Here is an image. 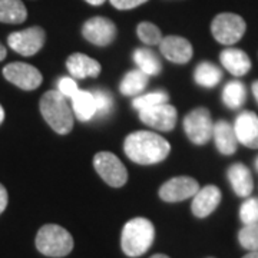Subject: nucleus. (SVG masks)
<instances>
[{
    "label": "nucleus",
    "instance_id": "13",
    "mask_svg": "<svg viewBox=\"0 0 258 258\" xmlns=\"http://www.w3.org/2000/svg\"><path fill=\"white\" fill-rule=\"evenodd\" d=\"M159 50L168 60L174 63H188L192 57V45L189 40L181 36H166L162 37L159 42Z\"/></svg>",
    "mask_w": 258,
    "mask_h": 258
},
{
    "label": "nucleus",
    "instance_id": "4",
    "mask_svg": "<svg viewBox=\"0 0 258 258\" xmlns=\"http://www.w3.org/2000/svg\"><path fill=\"white\" fill-rule=\"evenodd\" d=\"M36 248L46 257H64L74 249V238L63 227L46 224L37 231Z\"/></svg>",
    "mask_w": 258,
    "mask_h": 258
},
{
    "label": "nucleus",
    "instance_id": "22",
    "mask_svg": "<svg viewBox=\"0 0 258 258\" xmlns=\"http://www.w3.org/2000/svg\"><path fill=\"white\" fill-rule=\"evenodd\" d=\"M247 101V89L240 81H231L222 91V102L230 109H240Z\"/></svg>",
    "mask_w": 258,
    "mask_h": 258
},
{
    "label": "nucleus",
    "instance_id": "32",
    "mask_svg": "<svg viewBox=\"0 0 258 258\" xmlns=\"http://www.w3.org/2000/svg\"><path fill=\"white\" fill-rule=\"evenodd\" d=\"M111 5L115 8V9L119 10H129V9H135L141 5L147 3L148 0H109Z\"/></svg>",
    "mask_w": 258,
    "mask_h": 258
},
{
    "label": "nucleus",
    "instance_id": "19",
    "mask_svg": "<svg viewBox=\"0 0 258 258\" xmlns=\"http://www.w3.org/2000/svg\"><path fill=\"white\" fill-rule=\"evenodd\" d=\"M220 60H221L222 66L231 75H235V76L247 75L251 69V60H249L248 55L241 49L228 47V49L222 50L220 55Z\"/></svg>",
    "mask_w": 258,
    "mask_h": 258
},
{
    "label": "nucleus",
    "instance_id": "7",
    "mask_svg": "<svg viewBox=\"0 0 258 258\" xmlns=\"http://www.w3.org/2000/svg\"><path fill=\"white\" fill-rule=\"evenodd\" d=\"M93 166L96 172L108 185L120 188L128 181V171L120 159L112 152H99L93 158Z\"/></svg>",
    "mask_w": 258,
    "mask_h": 258
},
{
    "label": "nucleus",
    "instance_id": "38",
    "mask_svg": "<svg viewBox=\"0 0 258 258\" xmlns=\"http://www.w3.org/2000/svg\"><path fill=\"white\" fill-rule=\"evenodd\" d=\"M5 120V109L2 108V105H0V123Z\"/></svg>",
    "mask_w": 258,
    "mask_h": 258
},
{
    "label": "nucleus",
    "instance_id": "25",
    "mask_svg": "<svg viewBox=\"0 0 258 258\" xmlns=\"http://www.w3.org/2000/svg\"><path fill=\"white\" fill-rule=\"evenodd\" d=\"M134 60L138 64L139 71H142L148 76L159 75V72L162 71V64H161L159 57L151 49H144V47L137 49L134 52Z\"/></svg>",
    "mask_w": 258,
    "mask_h": 258
},
{
    "label": "nucleus",
    "instance_id": "31",
    "mask_svg": "<svg viewBox=\"0 0 258 258\" xmlns=\"http://www.w3.org/2000/svg\"><path fill=\"white\" fill-rule=\"evenodd\" d=\"M57 91L62 93L64 98H72L79 91V88L74 78H60L57 82Z\"/></svg>",
    "mask_w": 258,
    "mask_h": 258
},
{
    "label": "nucleus",
    "instance_id": "24",
    "mask_svg": "<svg viewBox=\"0 0 258 258\" xmlns=\"http://www.w3.org/2000/svg\"><path fill=\"white\" fill-rule=\"evenodd\" d=\"M195 82L204 88H214L221 82L222 72L221 69L210 62H201L197 66L194 72Z\"/></svg>",
    "mask_w": 258,
    "mask_h": 258
},
{
    "label": "nucleus",
    "instance_id": "40",
    "mask_svg": "<svg viewBox=\"0 0 258 258\" xmlns=\"http://www.w3.org/2000/svg\"><path fill=\"white\" fill-rule=\"evenodd\" d=\"M255 168H257V171H258V157L257 159H255Z\"/></svg>",
    "mask_w": 258,
    "mask_h": 258
},
{
    "label": "nucleus",
    "instance_id": "36",
    "mask_svg": "<svg viewBox=\"0 0 258 258\" xmlns=\"http://www.w3.org/2000/svg\"><path fill=\"white\" fill-rule=\"evenodd\" d=\"M8 56V52H6V47L3 46L2 43H0V60H3L5 57Z\"/></svg>",
    "mask_w": 258,
    "mask_h": 258
},
{
    "label": "nucleus",
    "instance_id": "39",
    "mask_svg": "<svg viewBox=\"0 0 258 258\" xmlns=\"http://www.w3.org/2000/svg\"><path fill=\"white\" fill-rule=\"evenodd\" d=\"M151 258H169L168 255H164V254H155V255H152Z\"/></svg>",
    "mask_w": 258,
    "mask_h": 258
},
{
    "label": "nucleus",
    "instance_id": "12",
    "mask_svg": "<svg viewBox=\"0 0 258 258\" xmlns=\"http://www.w3.org/2000/svg\"><path fill=\"white\" fill-rule=\"evenodd\" d=\"M200 189V184L191 176H175L159 188V197L166 203H179L192 198Z\"/></svg>",
    "mask_w": 258,
    "mask_h": 258
},
{
    "label": "nucleus",
    "instance_id": "15",
    "mask_svg": "<svg viewBox=\"0 0 258 258\" xmlns=\"http://www.w3.org/2000/svg\"><path fill=\"white\" fill-rule=\"evenodd\" d=\"M234 131L240 144L251 149H258V116L254 112H241L235 119Z\"/></svg>",
    "mask_w": 258,
    "mask_h": 258
},
{
    "label": "nucleus",
    "instance_id": "2",
    "mask_svg": "<svg viewBox=\"0 0 258 258\" xmlns=\"http://www.w3.org/2000/svg\"><path fill=\"white\" fill-rule=\"evenodd\" d=\"M40 113L47 125L59 135H68L74 128V112L69 108L66 98L59 91L46 92L39 103Z\"/></svg>",
    "mask_w": 258,
    "mask_h": 258
},
{
    "label": "nucleus",
    "instance_id": "8",
    "mask_svg": "<svg viewBox=\"0 0 258 258\" xmlns=\"http://www.w3.org/2000/svg\"><path fill=\"white\" fill-rule=\"evenodd\" d=\"M45 30L39 26L13 32L8 37V45L22 56H33L45 45Z\"/></svg>",
    "mask_w": 258,
    "mask_h": 258
},
{
    "label": "nucleus",
    "instance_id": "6",
    "mask_svg": "<svg viewBox=\"0 0 258 258\" xmlns=\"http://www.w3.org/2000/svg\"><path fill=\"white\" fill-rule=\"evenodd\" d=\"M184 129L188 139L195 145H205L212 138L214 122L207 108H197L184 119Z\"/></svg>",
    "mask_w": 258,
    "mask_h": 258
},
{
    "label": "nucleus",
    "instance_id": "16",
    "mask_svg": "<svg viewBox=\"0 0 258 258\" xmlns=\"http://www.w3.org/2000/svg\"><path fill=\"white\" fill-rule=\"evenodd\" d=\"M66 68L75 79L96 78L101 74V63L83 53H74L68 57Z\"/></svg>",
    "mask_w": 258,
    "mask_h": 258
},
{
    "label": "nucleus",
    "instance_id": "23",
    "mask_svg": "<svg viewBox=\"0 0 258 258\" xmlns=\"http://www.w3.org/2000/svg\"><path fill=\"white\" fill-rule=\"evenodd\" d=\"M148 85V75L142 71L135 69L125 75L119 85L120 93L125 96H138Z\"/></svg>",
    "mask_w": 258,
    "mask_h": 258
},
{
    "label": "nucleus",
    "instance_id": "28",
    "mask_svg": "<svg viewBox=\"0 0 258 258\" xmlns=\"http://www.w3.org/2000/svg\"><path fill=\"white\" fill-rule=\"evenodd\" d=\"M241 247L248 251H258V222L244 225L238 232Z\"/></svg>",
    "mask_w": 258,
    "mask_h": 258
},
{
    "label": "nucleus",
    "instance_id": "14",
    "mask_svg": "<svg viewBox=\"0 0 258 258\" xmlns=\"http://www.w3.org/2000/svg\"><path fill=\"white\" fill-rule=\"evenodd\" d=\"M221 191L215 185H207L200 188L198 192L194 195L191 210L197 218H205L211 215L221 203Z\"/></svg>",
    "mask_w": 258,
    "mask_h": 258
},
{
    "label": "nucleus",
    "instance_id": "5",
    "mask_svg": "<svg viewBox=\"0 0 258 258\" xmlns=\"http://www.w3.org/2000/svg\"><path fill=\"white\" fill-rule=\"evenodd\" d=\"M247 25L244 19L235 13H220L211 23V33L214 39L225 46H231L241 40L245 33Z\"/></svg>",
    "mask_w": 258,
    "mask_h": 258
},
{
    "label": "nucleus",
    "instance_id": "10",
    "mask_svg": "<svg viewBox=\"0 0 258 258\" xmlns=\"http://www.w3.org/2000/svg\"><path fill=\"white\" fill-rule=\"evenodd\" d=\"M116 26L109 19L95 16L85 22L82 28L83 37L96 46H108L116 37Z\"/></svg>",
    "mask_w": 258,
    "mask_h": 258
},
{
    "label": "nucleus",
    "instance_id": "20",
    "mask_svg": "<svg viewBox=\"0 0 258 258\" xmlns=\"http://www.w3.org/2000/svg\"><path fill=\"white\" fill-rule=\"evenodd\" d=\"M28 18V10L22 0H0V22L20 25Z\"/></svg>",
    "mask_w": 258,
    "mask_h": 258
},
{
    "label": "nucleus",
    "instance_id": "18",
    "mask_svg": "<svg viewBox=\"0 0 258 258\" xmlns=\"http://www.w3.org/2000/svg\"><path fill=\"white\" fill-rule=\"evenodd\" d=\"M227 176L234 192L238 197L247 198L251 195L254 188V181L251 171L244 164H232L227 171Z\"/></svg>",
    "mask_w": 258,
    "mask_h": 258
},
{
    "label": "nucleus",
    "instance_id": "26",
    "mask_svg": "<svg viewBox=\"0 0 258 258\" xmlns=\"http://www.w3.org/2000/svg\"><path fill=\"white\" fill-rule=\"evenodd\" d=\"M168 92L165 91H155V92L147 93V95H141V96H137L132 105L135 109H147V108H151V106H155V105H161V103H168Z\"/></svg>",
    "mask_w": 258,
    "mask_h": 258
},
{
    "label": "nucleus",
    "instance_id": "3",
    "mask_svg": "<svg viewBox=\"0 0 258 258\" xmlns=\"http://www.w3.org/2000/svg\"><path fill=\"white\" fill-rule=\"evenodd\" d=\"M154 240V224L147 218L138 217L125 224L120 237V247L128 257H141L151 248Z\"/></svg>",
    "mask_w": 258,
    "mask_h": 258
},
{
    "label": "nucleus",
    "instance_id": "35",
    "mask_svg": "<svg viewBox=\"0 0 258 258\" xmlns=\"http://www.w3.org/2000/svg\"><path fill=\"white\" fill-rule=\"evenodd\" d=\"M85 2L89 3V5H92V6H101L106 0H85Z\"/></svg>",
    "mask_w": 258,
    "mask_h": 258
},
{
    "label": "nucleus",
    "instance_id": "9",
    "mask_svg": "<svg viewBox=\"0 0 258 258\" xmlns=\"http://www.w3.org/2000/svg\"><path fill=\"white\" fill-rule=\"evenodd\" d=\"M3 76L6 81L23 91H35L43 81V76L35 66L23 62H12L6 64L3 68Z\"/></svg>",
    "mask_w": 258,
    "mask_h": 258
},
{
    "label": "nucleus",
    "instance_id": "29",
    "mask_svg": "<svg viewBox=\"0 0 258 258\" xmlns=\"http://www.w3.org/2000/svg\"><path fill=\"white\" fill-rule=\"evenodd\" d=\"M92 93L93 98H95V103H96L95 116H99V118L108 116L113 109V99H112L111 93L103 91V89H95V91H92Z\"/></svg>",
    "mask_w": 258,
    "mask_h": 258
},
{
    "label": "nucleus",
    "instance_id": "27",
    "mask_svg": "<svg viewBox=\"0 0 258 258\" xmlns=\"http://www.w3.org/2000/svg\"><path fill=\"white\" fill-rule=\"evenodd\" d=\"M137 33H138L139 39L145 45H149V46L159 45V42L162 40V33H161L159 28L155 26L154 23H151V22L139 23L138 28H137Z\"/></svg>",
    "mask_w": 258,
    "mask_h": 258
},
{
    "label": "nucleus",
    "instance_id": "1",
    "mask_svg": "<svg viewBox=\"0 0 258 258\" xmlns=\"http://www.w3.org/2000/svg\"><path fill=\"white\" fill-rule=\"evenodd\" d=\"M123 151L126 157L139 165H152L162 162L169 155L171 145L165 138L149 131H137L129 134Z\"/></svg>",
    "mask_w": 258,
    "mask_h": 258
},
{
    "label": "nucleus",
    "instance_id": "33",
    "mask_svg": "<svg viewBox=\"0 0 258 258\" xmlns=\"http://www.w3.org/2000/svg\"><path fill=\"white\" fill-rule=\"evenodd\" d=\"M8 201H9V195H8V191L3 185L0 184V214L6 210L8 207Z\"/></svg>",
    "mask_w": 258,
    "mask_h": 258
},
{
    "label": "nucleus",
    "instance_id": "11",
    "mask_svg": "<svg viewBox=\"0 0 258 258\" xmlns=\"http://www.w3.org/2000/svg\"><path fill=\"white\" fill-rule=\"evenodd\" d=\"M139 118L145 125L151 126V128L168 132V131H172L175 128L178 112L172 105L161 103V105H155V106H151L147 109H141Z\"/></svg>",
    "mask_w": 258,
    "mask_h": 258
},
{
    "label": "nucleus",
    "instance_id": "17",
    "mask_svg": "<svg viewBox=\"0 0 258 258\" xmlns=\"http://www.w3.org/2000/svg\"><path fill=\"white\" fill-rule=\"evenodd\" d=\"M212 138L215 141V147L222 155H232L237 151L238 139L235 135L234 126L227 120H218L214 123Z\"/></svg>",
    "mask_w": 258,
    "mask_h": 258
},
{
    "label": "nucleus",
    "instance_id": "34",
    "mask_svg": "<svg viewBox=\"0 0 258 258\" xmlns=\"http://www.w3.org/2000/svg\"><path fill=\"white\" fill-rule=\"evenodd\" d=\"M252 93H254V98H255V101H257L258 103V81H255V82H252Z\"/></svg>",
    "mask_w": 258,
    "mask_h": 258
},
{
    "label": "nucleus",
    "instance_id": "21",
    "mask_svg": "<svg viewBox=\"0 0 258 258\" xmlns=\"http://www.w3.org/2000/svg\"><path fill=\"white\" fill-rule=\"evenodd\" d=\"M72 106H74L76 118L82 122L91 120L96 113V103L91 91H78L75 96H72Z\"/></svg>",
    "mask_w": 258,
    "mask_h": 258
},
{
    "label": "nucleus",
    "instance_id": "37",
    "mask_svg": "<svg viewBox=\"0 0 258 258\" xmlns=\"http://www.w3.org/2000/svg\"><path fill=\"white\" fill-rule=\"evenodd\" d=\"M242 258H258V251H249L247 255H244Z\"/></svg>",
    "mask_w": 258,
    "mask_h": 258
},
{
    "label": "nucleus",
    "instance_id": "30",
    "mask_svg": "<svg viewBox=\"0 0 258 258\" xmlns=\"http://www.w3.org/2000/svg\"><path fill=\"white\" fill-rule=\"evenodd\" d=\"M240 218L244 225L258 222V198H247L240 208Z\"/></svg>",
    "mask_w": 258,
    "mask_h": 258
}]
</instances>
